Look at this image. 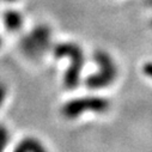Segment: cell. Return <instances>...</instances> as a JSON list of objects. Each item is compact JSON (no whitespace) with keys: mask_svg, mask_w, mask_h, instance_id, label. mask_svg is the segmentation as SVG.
Wrapping results in <instances>:
<instances>
[{"mask_svg":"<svg viewBox=\"0 0 152 152\" xmlns=\"http://www.w3.org/2000/svg\"><path fill=\"white\" fill-rule=\"evenodd\" d=\"M53 54L56 59L67 58L69 65L64 75V85L67 89H75L79 85L82 69L85 64V56L82 48L73 42H61L54 47Z\"/></svg>","mask_w":152,"mask_h":152,"instance_id":"6da1fadb","label":"cell"},{"mask_svg":"<svg viewBox=\"0 0 152 152\" xmlns=\"http://www.w3.org/2000/svg\"><path fill=\"white\" fill-rule=\"evenodd\" d=\"M94 60L98 66L96 73L90 74L85 80L89 89H103L115 82L118 77V67L113 58L104 50H96L94 54Z\"/></svg>","mask_w":152,"mask_h":152,"instance_id":"7a4b0ae2","label":"cell"},{"mask_svg":"<svg viewBox=\"0 0 152 152\" xmlns=\"http://www.w3.org/2000/svg\"><path fill=\"white\" fill-rule=\"evenodd\" d=\"M110 107L107 98L99 96H85L73 98L66 102L61 108V114L67 119H75L84 113H105Z\"/></svg>","mask_w":152,"mask_h":152,"instance_id":"3957f363","label":"cell"},{"mask_svg":"<svg viewBox=\"0 0 152 152\" xmlns=\"http://www.w3.org/2000/svg\"><path fill=\"white\" fill-rule=\"evenodd\" d=\"M52 31L47 25H37L29 35L23 37L20 41V48L23 53L30 58H37L42 55L50 46Z\"/></svg>","mask_w":152,"mask_h":152,"instance_id":"277c9868","label":"cell"},{"mask_svg":"<svg viewBox=\"0 0 152 152\" xmlns=\"http://www.w3.org/2000/svg\"><path fill=\"white\" fill-rule=\"evenodd\" d=\"M13 152H48V151L39 139L26 137L15 147Z\"/></svg>","mask_w":152,"mask_h":152,"instance_id":"5b68a950","label":"cell"},{"mask_svg":"<svg viewBox=\"0 0 152 152\" xmlns=\"http://www.w3.org/2000/svg\"><path fill=\"white\" fill-rule=\"evenodd\" d=\"M3 20L9 31H18L23 26V17L16 10H7L3 16Z\"/></svg>","mask_w":152,"mask_h":152,"instance_id":"8992f818","label":"cell"},{"mask_svg":"<svg viewBox=\"0 0 152 152\" xmlns=\"http://www.w3.org/2000/svg\"><path fill=\"white\" fill-rule=\"evenodd\" d=\"M9 139H10L9 131L4 126H0V152H4V150L6 148L9 144Z\"/></svg>","mask_w":152,"mask_h":152,"instance_id":"52a82bcc","label":"cell"},{"mask_svg":"<svg viewBox=\"0 0 152 152\" xmlns=\"http://www.w3.org/2000/svg\"><path fill=\"white\" fill-rule=\"evenodd\" d=\"M142 71H144V73L147 75V77H150V78L152 79V61L146 62V64L142 66Z\"/></svg>","mask_w":152,"mask_h":152,"instance_id":"ba28073f","label":"cell"},{"mask_svg":"<svg viewBox=\"0 0 152 152\" xmlns=\"http://www.w3.org/2000/svg\"><path fill=\"white\" fill-rule=\"evenodd\" d=\"M5 96H6V88L3 83H0V107H1V104L4 103Z\"/></svg>","mask_w":152,"mask_h":152,"instance_id":"9c48e42d","label":"cell"},{"mask_svg":"<svg viewBox=\"0 0 152 152\" xmlns=\"http://www.w3.org/2000/svg\"><path fill=\"white\" fill-rule=\"evenodd\" d=\"M150 5L152 6V0H150ZM151 23H152V22H151Z\"/></svg>","mask_w":152,"mask_h":152,"instance_id":"30bf717a","label":"cell"},{"mask_svg":"<svg viewBox=\"0 0 152 152\" xmlns=\"http://www.w3.org/2000/svg\"><path fill=\"white\" fill-rule=\"evenodd\" d=\"M6 1H16V0H6Z\"/></svg>","mask_w":152,"mask_h":152,"instance_id":"8fae6325","label":"cell"},{"mask_svg":"<svg viewBox=\"0 0 152 152\" xmlns=\"http://www.w3.org/2000/svg\"><path fill=\"white\" fill-rule=\"evenodd\" d=\"M0 46H1V37H0Z\"/></svg>","mask_w":152,"mask_h":152,"instance_id":"7c38bea8","label":"cell"}]
</instances>
